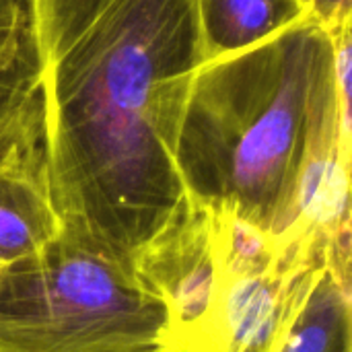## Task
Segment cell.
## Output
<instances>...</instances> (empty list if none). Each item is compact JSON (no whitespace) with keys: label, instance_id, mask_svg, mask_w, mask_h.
Masks as SVG:
<instances>
[{"label":"cell","instance_id":"6da1fadb","mask_svg":"<svg viewBox=\"0 0 352 352\" xmlns=\"http://www.w3.org/2000/svg\"><path fill=\"white\" fill-rule=\"evenodd\" d=\"M64 233L132 276L186 198L175 148L202 58L196 0H31Z\"/></svg>","mask_w":352,"mask_h":352},{"label":"cell","instance_id":"7a4b0ae2","mask_svg":"<svg viewBox=\"0 0 352 352\" xmlns=\"http://www.w3.org/2000/svg\"><path fill=\"white\" fill-rule=\"evenodd\" d=\"M332 80V35L318 19L200 64L175 148L186 194L231 204L254 225L276 233L318 103Z\"/></svg>","mask_w":352,"mask_h":352},{"label":"cell","instance_id":"3957f363","mask_svg":"<svg viewBox=\"0 0 352 352\" xmlns=\"http://www.w3.org/2000/svg\"><path fill=\"white\" fill-rule=\"evenodd\" d=\"M328 274L318 245L190 194L132 262L163 314L157 352H283Z\"/></svg>","mask_w":352,"mask_h":352},{"label":"cell","instance_id":"277c9868","mask_svg":"<svg viewBox=\"0 0 352 352\" xmlns=\"http://www.w3.org/2000/svg\"><path fill=\"white\" fill-rule=\"evenodd\" d=\"M161 320L130 274L64 231L0 283V352H157Z\"/></svg>","mask_w":352,"mask_h":352},{"label":"cell","instance_id":"5b68a950","mask_svg":"<svg viewBox=\"0 0 352 352\" xmlns=\"http://www.w3.org/2000/svg\"><path fill=\"white\" fill-rule=\"evenodd\" d=\"M62 231L37 91L0 120V262L29 258Z\"/></svg>","mask_w":352,"mask_h":352},{"label":"cell","instance_id":"8992f818","mask_svg":"<svg viewBox=\"0 0 352 352\" xmlns=\"http://www.w3.org/2000/svg\"><path fill=\"white\" fill-rule=\"evenodd\" d=\"M196 14L204 62L245 52L314 19L305 0H196Z\"/></svg>","mask_w":352,"mask_h":352},{"label":"cell","instance_id":"52a82bcc","mask_svg":"<svg viewBox=\"0 0 352 352\" xmlns=\"http://www.w3.org/2000/svg\"><path fill=\"white\" fill-rule=\"evenodd\" d=\"M31 0H0V120L39 91Z\"/></svg>","mask_w":352,"mask_h":352},{"label":"cell","instance_id":"ba28073f","mask_svg":"<svg viewBox=\"0 0 352 352\" xmlns=\"http://www.w3.org/2000/svg\"><path fill=\"white\" fill-rule=\"evenodd\" d=\"M283 352H352L351 287L324 276Z\"/></svg>","mask_w":352,"mask_h":352},{"label":"cell","instance_id":"9c48e42d","mask_svg":"<svg viewBox=\"0 0 352 352\" xmlns=\"http://www.w3.org/2000/svg\"><path fill=\"white\" fill-rule=\"evenodd\" d=\"M314 19L326 29L338 27L344 21H352V0H305Z\"/></svg>","mask_w":352,"mask_h":352},{"label":"cell","instance_id":"30bf717a","mask_svg":"<svg viewBox=\"0 0 352 352\" xmlns=\"http://www.w3.org/2000/svg\"><path fill=\"white\" fill-rule=\"evenodd\" d=\"M6 266H8V264L0 262V283H2V276H4V270H6Z\"/></svg>","mask_w":352,"mask_h":352}]
</instances>
